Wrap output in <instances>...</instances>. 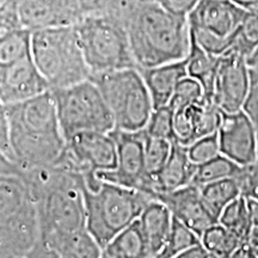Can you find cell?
Masks as SVG:
<instances>
[{"label": "cell", "mask_w": 258, "mask_h": 258, "mask_svg": "<svg viewBox=\"0 0 258 258\" xmlns=\"http://www.w3.org/2000/svg\"><path fill=\"white\" fill-rule=\"evenodd\" d=\"M36 205L41 240L60 258L86 230L83 175L54 164L21 172Z\"/></svg>", "instance_id": "6da1fadb"}, {"label": "cell", "mask_w": 258, "mask_h": 258, "mask_svg": "<svg viewBox=\"0 0 258 258\" xmlns=\"http://www.w3.org/2000/svg\"><path fill=\"white\" fill-rule=\"evenodd\" d=\"M8 115L12 161L19 173L57 163L66 140L61 133L50 90L9 104Z\"/></svg>", "instance_id": "7a4b0ae2"}, {"label": "cell", "mask_w": 258, "mask_h": 258, "mask_svg": "<svg viewBox=\"0 0 258 258\" xmlns=\"http://www.w3.org/2000/svg\"><path fill=\"white\" fill-rule=\"evenodd\" d=\"M125 30L138 69L183 60L189 53L188 18L171 14L157 2L139 6Z\"/></svg>", "instance_id": "3957f363"}, {"label": "cell", "mask_w": 258, "mask_h": 258, "mask_svg": "<svg viewBox=\"0 0 258 258\" xmlns=\"http://www.w3.org/2000/svg\"><path fill=\"white\" fill-rule=\"evenodd\" d=\"M86 230L102 249L125 227L138 220L153 200L145 192L99 179L83 178Z\"/></svg>", "instance_id": "277c9868"}, {"label": "cell", "mask_w": 258, "mask_h": 258, "mask_svg": "<svg viewBox=\"0 0 258 258\" xmlns=\"http://www.w3.org/2000/svg\"><path fill=\"white\" fill-rule=\"evenodd\" d=\"M30 57L49 90L76 85L92 74L74 25L31 31Z\"/></svg>", "instance_id": "5b68a950"}, {"label": "cell", "mask_w": 258, "mask_h": 258, "mask_svg": "<svg viewBox=\"0 0 258 258\" xmlns=\"http://www.w3.org/2000/svg\"><path fill=\"white\" fill-rule=\"evenodd\" d=\"M114 118L115 128L140 132L153 111L151 95L138 67L91 74Z\"/></svg>", "instance_id": "8992f818"}, {"label": "cell", "mask_w": 258, "mask_h": 258, "mask_svg": "<svg viewBox=\"0 0 258 258\" xmlns=\"http://www.w3.org/2000/svg\"><path fill=\"white\" fill-rule=\"evenodd\" d=\"M74 27L92 74L138 67L121 23L104 15H88Z\"/></svg>", "instance_id": "52a82bcc"}, {"label": "cell", "mask_w": 258, "mask_h": 258, "mask_svg": "<svg viewBox=\"0 0 258 258\" xmlns=\"http://www.w3.org/2000/svg\"><path fill=\"white\" fill-rule=\"evenodd\" d=\"M50 91L64 140L80 132L109 133L115 128L111 112L91 79Z\"/></svg>", "instance_id": "ba28073f"}, {"label": "cell", "mask_w": 258, "mask_h": 258, "mask_svg": "<svg viewBox=\"0 0 258 258\" xmlns=\"http://www.w3.org/2000/svg\"><path fill=\"white\" fill-rule=\"evenodd\" d=\"M245 15L233 0H200L186 18L194 40L209 54L220 56L231 48Z\"/></svg>", "instance_id": "9c48e42d"}, {"label": "cell", "mask_w": 258, "mask_h": 258, "mask_svg": "<svg viewBox=\"0 0 258 258\" xmlns=\"http://www.w3.org/2000/svg\"><path fill=\"white\" fill-rule=\"evenodd\" d=\"M40 241L34 199L0 206V258H28Z\"/></svg>", "instance_id": "30bf717a"}, {"label": "cell", "mask_w": 258, "mask_h": 258, "mask_svg": "<svg viewBox=\"0 0 258 258\" xmlns=\"http://www.w3.org/2000/svg\"><path fill=\"white\" fill-rule=\"evenodd\" d=\"M116 160L117 151L110 133L80 132L66 140L56 164L85 176L114 170Z\"/></svg>", "instance_id": "8fae6325"}, {"label": "cell", "mask_w": 258, "mask_h": 258, "mask_svg": "<svg viewBox=\"0 0 258 258\" xmlns=\"http://www.w3.org/2000/svg\"><path fill=\"white\" fill-rule=\"evenodd\" d=\"M109 133L114 139L117 151L116 166L114 170L96 173L97 177L150 196V184L145 170L144 131L124 132L114 128Z\"/></svg>", "instance_id": "7c38bea8"}, {"label": "cell", "mask_w": 258, "mask_h": 258, "mask_svg": "<svg viewBox=\"0 0 258 258\" xmlns=\"http://www.w3.org/2000/svg\"><path fill=\"white\" fill-rule=\"evenodd\" d=\"M250 70L246 57L226 51L219 56L212 99L222 112H235L243 109L250 91Z\"/></svg>", "instance_id": "4fadbf2b"}, {"label": "cell", "mask_w": 258, "mask_h": 258, "mask_svg": "<svg viewBox=\"0 0 258 258\" xmlns=\"http://www.w3.org/2000/svg\"><path fill=\"white\" fill-rule=\"evenodd\" d=\"M219 151L222 156L240 166H249L258 160L256 132L243 109L235 112H222L218 129Z\"/></svg>", "instance_id": "5bb4252c"}, {"label": "cell", "mask_w": 258, "mask_h": 258, "mask_svg": "<svg viewBox=\"0 0 258 258\" xmlns=\"http://www.w3.org/2000/svg\"><path fill=\"white\" fill-rule=\"evenodd\" d=\"M22 27L29 31L76 25L84 17L79 0H17Z\"/></svg>", "instance_id": "9a60e30c"}, {"label": "cell", "mask_w": 258, "mask_h": 258, "mask_svg": "<svg viewBox=\"0 0 258 258\" xmlns=\"http://www.w3.org/2000/svg\"><path fill=\"white\" fill-rule=\"evenodd\" d=\"M153 200L164 203L173 218L184 224L199 237H201L208 227L218 222L203 203L200 188L194 184L177 189L175 191L157 194Z\"/></svg>", "instance_id": "2e32d148"}, {"label": "cell", "mask_w": 258, "mask_h": 258, "mask_svg": "<svg viewBox=\"0 0 258 258\" xmlns=\"http://www.w3.org/2000/svg\"><path fill=\"white\" fill-rule=\"evenodd\" d=\"M49 90L30 55L0 70V101L4 104L25 101Z\"/></svg>", "instance_id": "e0dca14e"}, {"label": "cell", "mask_w": 258, "mask_h": 258, "mask_svg": "<svg viewBox=\"0 0 258 258\" xmlns=\"http://www.w3.org/2000/svg\"><path fill=\"white\" fill-rule=\"evenodd\" d=\"M139 71L151 95L153 109L169 104L177 84L188 76L186 59L148 69H139Z\"/></svg>", "instance_id": "ac0fdd59"}, {"label": "cell", "mask_w": 258, "mask_h": 258, "mask_svg": "<svg viewBox=\"0 0 258 258\" xmlns=\"http://www.w3.org/2000/svg\"><path fill=\"white\" fill-rule=\"evenodd\" d=\"M196 164L190 160L188 147L172 141L171 153L163 170L154 179L152 199L157 194L175 191L191 184Z\"/></svg>", "instance_id": "d6986e66"}, {"label": "cell", "mask_w": 258, "mask_h": 258, "mask_svg": "<svg viewBox=\"0 0 258 258\" xmlns=\"http://www.w3.org/2000/svg\"><path fill=\"white\" fill-rule=\"evenodd\" d=\"M151 257L157 258L169 238L172 214L164 203L151 200L138 219Z\"/></svg>", "instance_id": "ffe728a7"}, {"label": "cell", "mask_w": 258, "mask_h": 258, "mask_svg": "<svg viewBox=\"0 0 258 258\" xmlns=\"http://www.w3.org/2000/svg\"><path fill=\"white\" fill-rule=\"evenodd\" d=\"M188 76L196 79L203 89V98L213 101V86L217 74L219 56L206 51L190 35V48L186 55Z\"/></svg>", "instance_id": "44dd1931"}, {"label": "cell", "mask_w": 258, "mask_h": 258, "mask_svg": "<svg viewBox=\"0 0 258 258\" xmlns=\"http://www.w3.org/2000/svg\"><path fill=\"white\" fill-rule=\"evenodd\" d=\"M103 256L105 258H152L139 221L135 220L115 235L103 249Z\"/></svg>", "instance_id": "7402d4cb"}, {"label": "cell", "mask_w": 258, "mask_h": 258, "mask_svg": "<svg viewBox=\"0 0 258 258\" xmlns=\"http://www.w3.org/2000/svg\"><path fill=\"white\" fill-rule=\"evenodd\" d=\"M199 188L203 203L218 221L222 211L240 196V185L237 177L215 180Z\"/></svg>", "instance_id": "603a6c76"}, {"label": "cell", "mask_w": 258, "mask_h": 258, "mask_svg": "<svg viewBox=\"0 0 258 258\" xmlns=\"http://www.w3.org/2000/svg\"><path fill=\"white\" fill-rule=\"evenodd\" d=\"M243 169L244 166L238 165L233 160L219 153L212 159L196 165L191 184L202 186L208 183L215 182V180L237 177Z\"/></svg>", "instance_id": "cb8c5ba5"}, {"label": "cell", "mask_w": 258, "mask_h": 258, "mask_svg": "<svg viewBox=\"0 0 258 258\" xmlns=\"http://www.w3.org/2000/svg\"><path fill=\"white\" fill-rule=\"evenodd\" d=\"M172 143L165 139L153 138L144 133V154L145 170L148 184H150V196L152 198V189L154 179L163 170L171 153Z\"/></svg>", "instance_id": "d4e9b609"}, {"label": "cell", "mask_w": 258, "mask_h": 258, "mask_svg": "<svg viewBox=\"0 0 258 258\" xmlns=\"http://www.w3.org/2000/svg\"><path fill=\"white\" fill-rule=\"evenodd\" d=\"M219 224L237 235L243 243L250 239V234L253 227L247 211L246 199L239 196L226 207L219 217Z\"/></svg>", "instance_id": "484cf974"}, {"label": "cell", "mask_w": 258, "mask_h": 258, "mask_svg": "<svg viewBox=\"0 0 258 258\" xmlns=\"http://www.w3.org/2000/svg\"><path fill=\"white\" fill-rule=\"evenodd\" d=\"M201 101L176 109L173 114V133L175 140L183 146H190L199 139V117L202 108Z\"/></svg>", "instance_id": "4316f807"}, {"label": "cell", "mask_w": 258, "mask_h": 258, "mask_svg": "<svg viewBox=\"0 0 258 258\" xmlns=\"http://www.w3.org/2000/svg\"><path fill=\"white\" fill-rule=\"evenodd\" d=\"M200 241L211 258H227L243 243L237 235L219 224L212 225L203 232Z\"/></svg>", "instance_id": "83f0119b"}, {"label": "cell", "mask_w": 258, "mask_h": 258, "mask_svg": "<svg viewBox=\"0 0 258 258\" xmlns=\"http://www.w3.org/2000/svg\"><path fill=\"white\" fill-rule=\"evenodd\" d=\"M30 34L21 29L0 40V70L30 55Z\"/></svg>", "instance_id": "f1b7e54d"}, {"label": "cell", "mask_w": 258, "mask_h": 258, "mask_svg": "<svg viewBox=\"0 0 258 258\" xmlns=\"http://www.w3.org/2000/svg\"><path fill=\"white\" fill-rule=\"evenodd\" d=\"M200 243V237L184 224L172 217L169 238L157 258H172L190 246Z\"/></svg>", "instance_id": "f546056e"}, {"label": "cell", "mask_w": 258, "mask_h": 258, "mask_svg": "<svg viewBox=\"0 0 258 258\" xmlns=\"http://www.w3.org/2000/svg\"><path fill=\"white\" fill-rule=\"evenodd\" d=\"M258 47V16L249 14L244 16L239 28L235 31L232 46L227 51H235L247 59Z\"/></svg>", "instance_id": "4dcf8cb0"}, {"label": "cell", "mask_w": 258, "mask_h": 258, "mask_svg": "<svg viewBox=\"0 0 258 258\" xmlns=\"http://www.w3.org/2000/svg\"><path fill=\"white\" fill-rule=\"evenodd\" d=\"M173 114H175V111L169 104L153 109L150 120L144 129V133L153 138L165 139V140L172 143L175 140Z\"/></svg>", "instance_id": "1f68e13d"}, {"label": "cell", "mask_w": 258, "mask_h": 258, "mask_svg": "<svg viewBox=\"0 0 258 258\" xmlns=\"http://www.w3.org/2000/svg\"><path fill=\"white\" fill-rule=\"evenodd\" d=\"M203 98V89L198 80L186 76L177 84L175 92L171 97L169 105L173 110L192 104Z\"/></svg>", "instance_id": "d6a6232c"}, {"label": "cell", "mask_w": 258, "mask_h": 258, "mask_svg": "<svg viewBox=\"0 0 258 258\" xmlns=\"http://www.w3.org/2000/svg\"><path fill=\"white\" fill-rule=\"evenodd\" d=\"M219 153H220V151H219L218 133L200 138L194 141L190 146H188L190 160L196 165L212 159L213 157H215Z\"/></svg>", "instance_id": "836d02e7"}, {"label": "cell", "mask_w": 258, "mask_h": 258, "mask_svg": "<svg viewBox=\"0 0 258 258\" xmlns=\"http://www.w3.org/2000/svg\"><path fill=\"white\" fill-rule=\"evenodd\" d=\"M21 29L17 0H0V40Z\"/></svg>", "instance_id": "e575fe53"}, {"label": "cell", "mask_w": 258, "mask_h": 258, "mask_svg": "<svg viewBox=\"0 0 258 258\" xmlns=\"http://www.w3.org/2000/svg\"><path fill=\"white\" fill-rule=\"evenodd\" d=\"M240 185V195L245 199H251L258 202V165L244 166V169L237 176Z\"/></svg>", "instance_id": "d590c367"}, {"label": "cell", "mask_w": 258, "mask_h": 258, "mask_svg": "<svg viewBox=\"0 0 258 258\" xmlns=\"http://www.w3.org/2000/svg\"><path fill=\"white\" fill-rule=\"evenodd\" d=\"M250 91L243 105V110L249 116L251 123L253 125L258 143V76L250 72Z\"/></svg>", "instance_id": "8d00e7d4"}, {"label": "cell", "mask_w": 258, "mask_h": 258, "mask_svg": "<svg viewBox=\"0 0 258 258\" xmlns=\"http://www.w3.org/2000/svg\"><path fill=\"white\" fill-rule=\"evenodd\" d=\"M0 151L12 161L11 145H10V122L8 115V105L4 104L2 101H0Z\"/></svg>", "instance_id": "74e56055"}, {"label": "cell", "mask_w": 258, "mask_h": 258, "mask_svg": "<svg viewBox=\"0 0 258 258\" xmlns=\"http://www.w3.org/2000/svg\"><path fill=\"white\" fill-rule=\"evenodd\" d=\"M200 0H157V3L171 14L188 17L194 8L199 4Z\"/></svg>", "instance_id": "f35d334b"}, {"label": "cell", "mask_w": 258, "mask_h": 258, "mask_svg": "<svg viewBox=\"0 0 258 258\" xmlns=\"http://www.w3.org/2000/svg\"><path fill=\"white\" fill-rule=\"evenodd\" d=\"M84 16L99 15L104 10L109 0H79Z\"/></svg>", "instance_id": "ab89813d"}, {"label": "cell", "mask_w": 258, "mask_h": 258, "mask_svg": "<svg viewBox=\"0 0 258 258\" xmlns=\"http://www.w3.org/2000/svg\"><path fill=\"white\" fill-rule=\"evenodd\" d=\"M172 258H211V256H209L207 250L203 247L201 241H200L199 244L188 247V249L182 251V252L176 254V256Z\"/></svg>", "instance_id": "60d3db41"}, {"label": "cell", "mask_w": 258, "mask_h": 258, "mask_svg": "<svg viewBox=\"0 0 258 258\" xmlns=\"http://www.w3.org/2000/svg\"><path fill=\"white\" fill-rule=\"evenodd\" d=\"M227 258H258L256 251L249 241L241 243Z\"/></svg>", "instance_id": "b9f144b4"}, {"label": "cell", "mask_w": 258, "mask_h": 258, "mask_svg": "<svg viewBox=\"0 0 258 258\" xmlns=\"http://www.w3.org/2000/svg\"><path fill=\"white\" fill-rule=\"evenodd\" d=\"M4 175H19L18 167L16 166L15 163H12L4 153L0 151V176Z\"/></svg>", "instance_id": "7bdbcfd3"}, {"label": "cell", "mask_w": 258, "mask_h": 258, "mask_svg": "<svg viewBox=\"0 0 258 258\" xmlns=\"http://www.w3.org/2000/svg\"><path fill=\"white\" fill-rule=\"evenodd\" d=\"M246 205L251 219V224H252L253 228H256L258 227V202L254 201V200L246 199Z\"/></svg>", "instance_id": "ee69618b"}, {"label": "cell", "mask_w": 258, "mask_h": 258, "mask_svg": "<svg viewBox=\"0 0 258 258\" xmlns=\"http://www.w3.org/2000/svg\"><path fill=\"white\" fill-rule=\"evenodd\" d=\"M238 5L241 6L245 11L249 14L258 16V0H249V2H239L237 3Z\"/></svg>", "instance_id": "f6af8a7d"}, {"label": "cell", "mask_w": 258, "mask_h": 258, "mask_svg": "<svg viewBox=\"0 0 258 258\" xmlns=\"http://www.w3.org/2000/svg\"><path fill=\"white\" fill-rule=\"evenodd\" d=\"M247 64H249V70L251 73L257 74L258 76V47L253 50V53L247 57Z\"/></svg>", "instance_id": "bcb514c9"}, {"label": "cell", "mask_w": 258, "mask_h": 258, "mask_svg": "<svg viewBox=\"0 0 258 258\" xmlns=\"http://www.w3.org/2000/svg\"><path fill=\"white\" fill-rule=\"evenodd\" d=\"M249 243L252 245L254 249H256V247H258V227L253 228L252 232H251Z\"/></svg>", "instance_id": "7dc6e473"}, {"label": "cell", "mask_w": 258, "mask_h": 258, "mask_svg": "<svg viewBox=\"0 0 258 258\" xmlns=\"http://www.w3.org/2000/svg\"><path fill=\"white\" fill-rule=\"evenodd\" d=\"M234 3H239V2H249V0H233Z\"/></svg>", "instance_id": "c3c4849f"}, {"label": "cell", "mask_w": 258, "mask_h": 258, "mask_svg": "<svg viewBox=\"0 0 258 258\" xmlns=\"http://www.w3.org/2000/svg\"><path fill=\"white\" fill-rule=\"evenodd\" d=\"M254 249V247H253ZM254 251H256V253H257V257H258V247H256V249H254Z\"/></svg>", "instance_id": "681fc988"}, {"label": "cell", "mask_w": 258, "mask_h": 258, "mask_svg": "<svg viewBox=\"0 0 258 258\" xmlns=\"http://www.w3.org/2000/svg\"><path fill=\"white\" fill-rule=\"evenodd\" d=\"M256 163H257V165H258V160H257V161H256Z\"/></svg>", "instance_id": "f907efd6"}, {"label": "cell", "mask_w": 258, "mask_h": 258, "mask_svg": "<svg viewBox=\"0 0 258 258\" xmlns=\"http://www.w3.org/2000/svg\"><path fill=\"white\" fill-rule=\"evenodd\" d=\"M102 258H105V257H104V256H102Z\"/></svg>", "instance_id": "816d5d0a"}]
</instances>
